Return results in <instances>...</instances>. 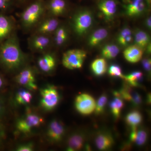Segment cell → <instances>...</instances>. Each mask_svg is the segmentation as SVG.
Here are the masks:
<instances>
[{"instance_id": "28", "label": "cell", "mask_w": 151, "mask_h": 151, "mask_svg": "<svg viewBox=\"0 0 151 151\" xmlns=\"http://www.w3.org/2000/svg\"><path fill=\"white\" fill-rule=\"evenodd\" d=\"M143 73L140 71H135L130 73L129 75L124 76V78L132 86H137L142 80Z\"/></svg>"}, {"instance_id": "13", "label": "cell", "mask_w": 151, "mask_h": 151, "mask_svg": "<svg viewBox=\"0 0 151 151\" xmlns=\"http://www.w3.org/2000/svg\"><path fill=\"white\" fill-rule=\"evenodd\" d=\"M99 8L105 18L109 20L115 15L117 6L113 0H103L99 4Z\"/></svg>"}, {"instance_id": "12", "label": "cell", "mask_w": 151, "mask_h": 151, "mask_svg": "<svg viewBox=\"0 0 151 151\" xmlns=\"http://www.w3.org/2000/svg\"><path fill=\"white\" fill-rule=\"evenodd\" d=\"M38 65L40 68L43 72L49 73L51 72L56 65L55 59L51 54L44 55L39 58Z\"/></svg>"}, {"instance_id": "5", "label": "cell", "mask_w": 151, "mask_h": 151, "mask_svg": "<svg viewBox=\"0 0 151 151\" xmlns=\"http://www.w3.org/2000/svg\"><path fill=\"white\" fill-rule=\"evenodd\" d=\"M43 122V119L37 113L28 111L24 116L18 120L16 128L21 133L28 134L33 129L40 127Z\"/></svg>"}, {"instance_id": "17", "label": "cell", "mask_w": 151, "mask_h": 151, "mask_svg": "<svg viewBox=\"0 0 151 151\" xmlns=\"http://www.w3.org/2000/svg\"><path fill=\"white\" fill-rule=\"evenodd\" d=\"M50 42L49 38L46 36H36L31 41L32 47L35 50H42L47 47Z\"/></svg>"}, {"instance_id": "8", "label": "cell", "mask_w": 151, "mask_h": 151, "mask_svg": "<svg viewBox=\"0 0 151 151\" xmlns=\"http://www.w3.org/2000/svg\"><path fill=\"white\" fill-rule=\"evenodd\" d=\"M16 81L18 84L28 90H35L37 89L34 72L29 68L22 70L16 77Z\"/></svg>"}, {"instance_id": "4", "label": "cell", "mask_w": 151, "mask_h": 151, "mask_svg": "<svg viewBox=\"0 0 151 151\" xmlns=\"http://www.w3.org/2000/svg\"><path fill=\"white\" fill-rule=\"evenodd\" d=\"M86 56V52L82 50H70L63 54V65L70 70L81 68Z\"/></svg>"}, {"instance_id": "36", "label": "cell", "mask_w": 151, "mask_h": 151, "mask_svg": "<svg viewBox=\"0 0 151 151\" xmlns=\"http://www.w3.org/2000/svg\"><path fill=\"white\" fill-rule=\"evenodd\" d=\"M5 111V106L4 101L0 98V116H2Z\"/></svg>"}, {"instance_id": "9", "label": "cell", "mask_w": 151, "mask_h": 151, "mask_svg": "<svg viewBox=\"0 0 151 151\" xmlns=\"http://www.w3.org/2000/svg\"><path fill=\"white\" fill-rule=\"evenodd\" d=\"M63 124L56 120H53L50 123L47 131V137L49 140L52 143L61 141L65 133Z\"/></svg>"}, {"instance_id": "16", "label": "cell", "mask_w": 151, "mask_h": 151, "mask_svg": "<svg viewBox=\"0 0 151 151\" xmlns=\"http://www.w3.org/2000/svg\"><path fill=\"white\" fill-rule=\"evenodd\" d=\"M84 144L83 136L78 134H74L70 136L68 141V151L78 150L82 148Z\"/></svg>"}, {"instance_id": "26", "label": "cell", "mask_w": 151, "mask_h": 151, "mask_svg": "<svg viewBox=\"0 0 151 151\" xmlns=\"http://www.w3.org/2000/svg\"><path fill=\"white\" fill-rule=\"evenodd\" d=\"M142 120V117L139 112L134 111L131 112L126 117V122L127 124L132 127H137L140 124Z\"/></svg>"}, {"instance_id": "6", "label": "cell", "mask_w": 151, "mask_h": 151, "mask_svg": "<svg viewBox=\"0 0 151 151\" xmlns=\"http://www.w3.org/2000/svg\"><path fill=\"white\" fill-rule=\"evenodd\" d=\"M96 105L94 98L88 94H81L76 98V108L82 115L91 114L95 110Z\"/></svg>"}, {"instance_id": "14", "label": "cell", "mask_w": 151, "mask_h": 151, "mask_svg": "<svg viewBox=\"0 0 151 151\" xmlns=\"http://www.w3.org/2000/svg\"><path fill=\"white\" fill-rule=\"evenodd\" d=\"M145 9L144 0H133L127 6V13L129 16L134 17L142 13Z\"/></svg>"}, {"instance_id": "37", "label": "cell", "mask_w": 151, "mask_h": 151, "mask_svg": "<svg viewBox=\"0 0 151 151\" xmlns=\"http://www.w3.org/2000/svg\"><path fill=\"white\" fill-rule=\"evenodd\" d=\"M10 0H0V8H5L8 4Z\"/></svg>"}, {"instance_id": "30", "label": "cell", "mask_w": 151, "mask_h": 151, "mask_svg": "<svg viewBox=\"0 0 151 151\" xmlns=\"http://www.w3.org/2000/svg\"><path fill=\"white\" fill-rule=\"evenodd\" d=\"M132 39L131 30L128 28H126L120 33L118 37V42L121 45L126 46L132 41Z\"/></svg>"}, {"instance_id": "34", "label": "cell", "mask_w": 151, "mask_h": 151, "mask_svg": "<svg viewBox=\"0 0 151 151\" xmlns=\"http://www.w3.org/2000/svg\"><path fill=\"white\" fill-rule=\"evenodd\" d=\"M34 146L32 143H28L22 144L18 146L16 148L17 151H32L33 150Z\"/></svg>"}, {"instance_id": "3", "label": "cell", "mask_w": 151, "mask_h": 151, "mask_svg": "<svg viewBox=\"0 0 151 151\" xmlns=\"http://www.w3.org/2000/svg\"><path fill=\"white\" fill-rule=\"evenodd\" d=\"M40 104L46 111H51L58 105L60 100L59 93L56 87L49 85L41 89Z\"/></svg>"}, {"instance_id": "40", "label": "cell", "mask_w": 151, "mask_h": 151, "mask_svg": "<svg viewBox=\"0 0 151 151\" xmlns=\"http://www.w3.org/2000/svg\"><path fill=\"white\" fill-rule=\"evenodd\" d=\"M1 125H0V132H1Z\"/></svg>"}, {"instance_id": "20", "label": "cell", "mask_w": 151, "mask_h": 151, "mask_svg": "<svg viewBox=\"0 0 151 151\" xmlns=\"http://www.w3.org/2000/svg\"><path fill=\"white\" fill-rule=\"evenodd\" d=\"M108 34V31L105 29H100L95 31L89 38V45L92 47L96 46L107 37Z\"/></svg>"}, {"instance_id": "21", "label": "cell", "mask_w": 151, "mask_h": 151, "mask_svg": "<svg viewBox=\"0 0 151 151\" xmlns=\"http://www.w3.org/2000/svg\"><path fill=\"white\" fill-rule=\"evenodd\" d=\"M107 63L104 58H98L94 60L91 65V68L95 75H103L107 70Z\"/></svg>"}, {"instance_id": "1", "label": "cell", "mask_w": 151, "mask_h": 151, "mask_svg": "<svg viewBox=\"0 0 151 151\" xmlns=\"http://www.w3.org/2000/svg\"><path fill=\"white\" fill-rule=\"evenodd\" d=\"M26 57L14 35L11 37L0 46V64L9 71H15L24 65Z\"/></svg>"}, {"instance_id": "27", "label": "cell", "mask_w": 151, "mask_h": 151, "mask_svg": "<svg viewBox=\"0 0 151 151\" xmlns=\"http://www.w3.org/2000/svg\"><path fill=\"white\" fill-rule=\"evenodd\" d=\"M119 52V47L115 45H108L102 50L103 56L107 59H112L116 57Z\"/></svg>"}, {"instance_id": "22", "label": "cell", "mask_w": 151, "mask_h": 151, "mask_svg": "<svg viewBox=\"0 0 151 151\" xmlns=\"http://www.w3.org/2000/svg\"><path fill=\"white\" fill-rule=\"evenodd\" d=\"M12 24L9 19L0 15V40L6 37L11 32Z\"/></svg>"}, {"instance_id": "38", "label": "cell", "mask_w": 151, "mask_h": 151, "mask_svg": "<svg viewBox=\"0 0 151 151\" xmlns=\"http://www.w3.org/2000/svg\"><path fill=\"white\" fill-rule=\"evenodd\" d=\"M4 80L1 76L0 75V89L2 88L4 85Z\"/></svg>"}, {"instance_id": "32", "label": "cell", "mask_w": 151, "mask_h": 151, "mask_svg": "<svg viewBox=\"0 0 151 151\" xmlns=\"http://www.w3.org/2000/svg\"><path fill=\"white\" fill-rule=\"evenodd\" d=\"M107 102V96L105 95H102L96 103L95 108V113L97 114H100L103 113L105 105Z\"/></svg>"}, {"instance_id": "31", "label": "cell", "mask_w": 151, "mask_h": 151, "mask_svg": "<svg viewBox=\"0 0 151 151\" xmlns=\"http://www.w3.org/2000/svg\"><path fill=\"white\" fill-rule=\"evenodd\" d=\"M67 38V33L64 27L57 29L55 40L58 45H61L65 42Z\"/></svg>"}, {"instance_id": "39", "label": "cell", "mask_w": 151, "mask_h": 151, "mask_svg": "<svg viewBox=\"0 0 151 151\" xmlns=\"http://www.w3.org/2000/svg\"><path fill=\"white\" fill-rule=\"evenodd\" d=\"M147 25L148 27L149 28H151V18L150 17L147 20Z\"/></svg>"}, {"instance_id": "35", "label": "cell", "mask_w": 151, "mask_h": 151, "mask_svg": "<svg viewBox=\"0 0 151 151\" xmlns=\"http://www.w3.org/2000/svg\"><path fill=\"white\" fill-rule=\"evenodd\" d=\"M151 60L150 59H145L143 60L142 63L143 67L146 70L148 71L151 70Z\"/></svg>"}, {"instance_id": "10", "label": "cell", "mask_w": 151, "mask_h": 151, "mask_svg": "<svg viewBox=\"0 0 151 151\" xmlns=\"http://www.w3.org/2000/svg\"><path fill=\"white\" fill-rule=\"evenodd\" d=\"M114 94L116 97H122L135 105H139L142 102V98L139 94L128 86L124 87L120 92H114Z\"/></svg>"}, {"instance_id": "7", "label": "cell", "mask_w": 151, "mask_h": 151, "mask_svg": "<svg viewBox=\"0 0 151 151\" xmlns=\"http://www.w3.org/2000/svg\"><path fill=\"white\" fill-rule=\"evenodd\" d=\"M92 23L91 13L86 11L81 12L74 18L73 25L74 30L78 35H83L92 25Z\"/></svg>"}, {"instance_id": "33", "label": "cell", "mask_w": 151, "mask_h": 151, "mask_svg": "<svg viewBox=\"0 0 151 151\" xmlns=\"http://www.w3.org/2000/svg\"><path fill=\"white\" fill-rule=\"evenodd\" d=\"M108 72L111 76L124 78V76L122 74V69L119 65L116 64L111 65L109 68Z\"/></svg>"}, {"instance_id": "18", "label": "cell", "mask_w": 151, "mask_h": 151, "mask_svg": "<svg viewBox=\"0 0 151 151\" xmlns=\"http://www.w3.org/2000/svg\"><path fill=\"white\" fill-rule=\"evenodd\" d=\"M113 138L107 134H100L96 139V145L100 150L108 149L113 145Z\"/></svg>"}, {"instance_id": "25", "label": "cell", "mask_w": 151, "mask_h": 151, "mask_svg": "<svg viewBox=\"0 0 151 151\" xmlns=\"http://www.w3.org/2000/svg\"><path fill=\"white\" fill-rule=\"evenodd\" d=\"M135 41L136 45L144 48L150 43V37L145 32L139 31L135 34Z\"/></svg>"}, {"instance_id": "2", "label": "cell", "mask_w": 151, "mask_h": 151, "mask_svg": "<svg viewBox=\"0 0 151 151\" xmlns=\"http://www.w3.org/2000/svg\"><path fill=\"white\" fill-rule=\"evenodd\" d=\"M44 7L40 2H36L26 9L22 14V22L24 27L29 28L38 22L43 14Z\"/></svg>"}, {"instance_id": "24", "label": "cell", "mask_w": 151, "mask_h": 151, "mask_svg": "<svg viewBox=\"0 0 151 151\" xmlns=\"http://www.w3.org/2000/svg\"><path fill=\"white\" fill-rule=\"evenodd\" d=\"M32 95L29 90L21 89L19 90L16 95V100L19 105H27L31 102Z\"/></svg>"}, {"instance_id": "15", "label": "cell", "mask_w": 151, "mask_h": 151, "mask_svg": "<svg viewBox=\"0 0 151 151\" xmlns=\"http://www.w3.org/2000/svg\"><path fill=\"white\" fill-rule=\"evenodd\" d=\"M59 25V22L56 19H47L43 22L39 27L38 32L41 34L50 33L56 30Z\"/></svg>"}, {"instance_id": "29", "label": "cell", "mask_w": 151, "mask_h": 151, "mask_svg": "<svg viewBox=\"0 0 151 151\" xmlns=\"http://www.w3.org/2000/svg\"><path fill=\"white\" fill-rule=\"evenodd\" d=\"M124 103L120 97H116L110 104L111 111L116 118H119L124 106Z\"/></svg>"}, {"instance_id": "23", "label": "cell", "mask_w": 151, "mask_h": 151, "mask_svg": "<svg viewBox=\"0 0 151 151\" xmlns=\"http://www.w3.org/2000/svg\"><path fill=\"white\" fill-rule=\"evenodd\" d=\"M65 3L63 0H52L50 4V9L55 16L61 15L64 13Z\"/></svg>"}, {"instance_id": "19", "label": "cell", "mask_w": 151, "mask_h": 151, "mask_svg": "<svg viewBox=\"0 0 151 151\" xmlns=\"http://www.w3.org/2000/svg\"><path fill=\"white\" fill-rule=\"evenodd\" d=\"M130 135V139L139 145H142L145 143L147 139V133L144 130L137 131V127H132Z\"/></svg>"}, {"instance_id": "11", "label": "cell", "mask_w": 151, "mask_h": 151, "mask_svg": "<svg viewBox=\"0 0 151 151\" xmlns=\"http://www.w3.org/2000/svg\"><path fill=\"white\" fill-rule=\"evenodd\" d=\"M143 54V49L137 45L129 46L124 52L125 59L132 63H136L139 61L142 57Z\"/></svg>"}]
</instances>
